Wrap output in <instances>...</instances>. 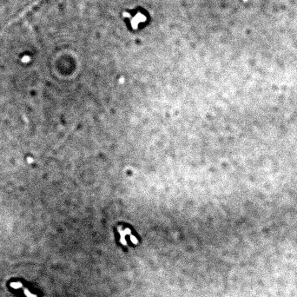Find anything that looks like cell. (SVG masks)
<instances>
[{
	"instance_id": "6da1fadb",
	"label": "cell",
	"mask_w": 297,
	"mask_h": 297,
	"mask_svg": "<svg viewBox=\"0 0 297 297\" xmlns=\"http://www.w3.org/2000/svg\"><path fill=\"white\" fill-rule=\"evenodd\" d=\"M45 1V0H36V1L31 5H30L27 9H25V10H24L19 16H18V17H17L16 19H14L13 21H11V23H14L15 22H17V21H19V20H21V19H23L24 17H26V16H28L30 13H31L32 11H34L37 8H38L43 2Z\"/></svg>"
}]
</instances>
